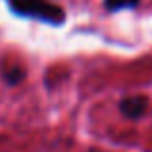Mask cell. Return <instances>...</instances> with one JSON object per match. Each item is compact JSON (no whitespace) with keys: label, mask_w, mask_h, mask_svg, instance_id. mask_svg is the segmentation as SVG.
I'll return each mask as SVG.
<instances>
[{"label":"cell","mask_w":152,"mask_h":152,"mask_svg":"<svg viewBox=\"0 0 152 152\" xmlns=\"http://www.w3.org/2000/svg\"><path fill=\"white\" fill-rule=\"evenodd\" d=\"M6 2L14 14L41 19L50 25H60L66 19V14L62 8L48 2V0H6Z\"/></svg>","instance_id":"obj_1"},{"label":"cell","mask_w":152,"mask_h":152,"mask_svg":"<svg viewBox=\"0 0 152 152\" xmlns=\"http://www.w3.org/2000/svg\"><path fill=\"white\" fill-rule=\"evenodd\" d=\"M148 108V98L142 94H133V96H125L119 102V110L125 118L129 119H139Z\"/></svg>","instance_id":"obj_2"},{"label":"cell","mask_w":152,"mask_h":152,"mask_svg":"<svg viewBox=\"0 0 152 152\" xmlns=\"http://www.w3.org/2000/svg\"><path fill=\"white\" fill-rule=\"evenodd\" d=\"M4 79H6L8 85H18V83H21L23 79H25V71L19 66L6 67V69H4Z\"/></svg>","instance_id":"obj_3"},{"label":"cell","mask_w":152,"mask_h":152,"mask_svg":"<svg viewBox=\"0 0 152 152\" xmlns=\"http://www.w3.org/2000/svg\"><path fill=\"white\" fill-rule=\"evenodd\" d=\"M141 0H104V6L108 12H119V10H129V8L139 6Z\"/></svg>","instance_id":"obj_4"}]
</instances>
